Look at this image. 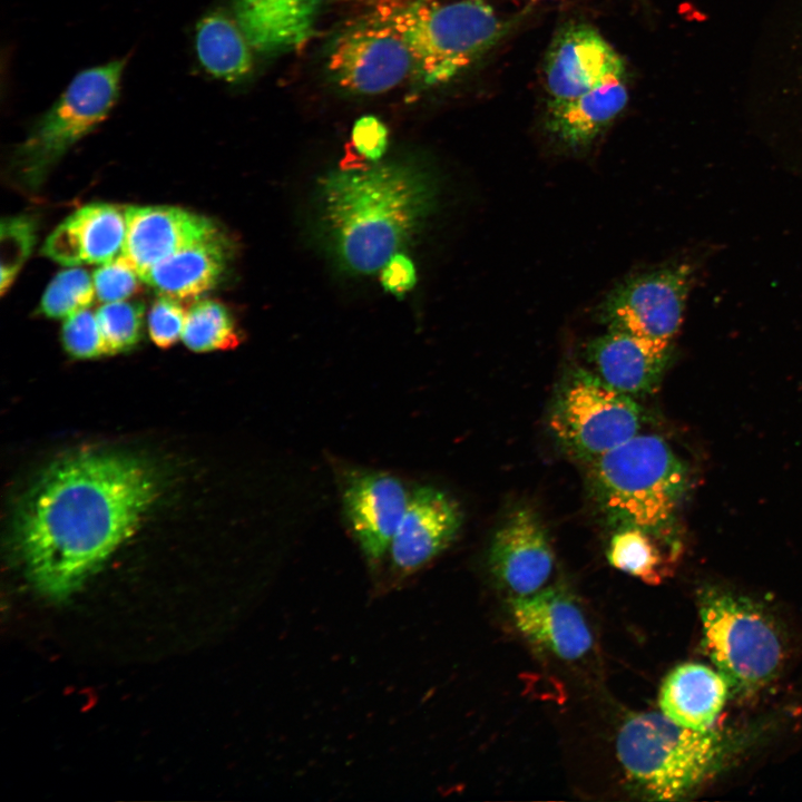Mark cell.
Masks as SVG:
<instances>
[{
  "label": "cell",
  "instance_id": "1",
  "mask_svg": "<svg viewBox=\"0 0 802 802\" xmlns=\"http://www.w3.org/2000/svg\"><path fill=\"white\" fill-rule=\"evenodd\" d=\"M157 495L141 460L80 452L51 464L23 499L13 541L33 585L61 599L133 535Z\"/></svg>",
  "mask_w": 802,
  "mask_h": 802
},
{
  "label": "cell",
  "instance_id": "2",
  "mask_svg": "<svg viewBox=\"0 0 802 802\" xmlns=\"http://www.w3.org/2000/svg\"><path fill=\"white\" fill-rule=\"evenodd\" d=\"M434 200V180L417 165L348 166L320 183L322 234L342 267L371 274L415 237Z\"/></svg>",
  "mask_w": 802,
  "mask_h": 802
},
{
  "label": "cell",
  "instance_id": "3",
  "mask_svg": "<svg viewBox=\"0 0 802 802\" xmlns=\"http://www.w3.org/2000/svg\"><path fill=\"white\" fill-rule=\"evenodd\" d=\"M588 479L610 526L637 527L679 542L676 518L689 472L662 437L639 432L589 462Z\"/></svg>",
  "mask_w": 802,
  "mask_h": 802
},
{
  "label": "cell",
  "instance_id": "4",
  "mask_svg": "<svg viewBox=\"0 0 802 802\" xmlns=\"http://www.w3.org/2000/svg\"><path fill=\"white\" fill-rule=\"evenodd\" d=\"M616 749L629 783L642 798L677 801L716 775L740 745L723 730H693L663 713L644 712L625 721Z\"/></svg>",
  "mask_w": 802,
  "mask_h": 802
},
{
  "label": "cell",
  "instance_id": "5",
  "mask_svg": "<svg viewBox=\"0 0 802 802\" xmlns=\"http://www.w3.org/2000/svg\"><path fill=\"white\" fill-rule=\"evenodd\" d=\"M379 10L400 31L426 87L457 77L490 50L509 23L486 0H405Z\"/></svg>",
  "mask_w": 802,
  "mask_h": 802
},
{
  "label": "cell",
  "instance_id": "6",
  "mask_svg": "<svg viewBox=\"0 0 802 802\" xmlns=\"http://www.w3.org/2000/svg\"><path fill=\"white\" fill-rule=\"evenodd\" d=\"M702 644L733 695H753L782 669L785 644L772 614L754 599L714 585L697 593Z\"/></svg>",
  "mask_w": 802,
  "mask_h": 802
},
{
  "label": "cell",
  "instance_id": "7",
  "mask_svg": "<svg viewBox=\"0 0 802 802\" xmlns=\"http://www.w3.org/2000/svg\"><path fill=\"white\" fill-rule=\"evenodd\" d=\"M125 59L77 74L61 96L14 150L10 177L26 192H36L61 157L109 114L119 95Z\"/></svg>",
  "mask_w": 802,
  "mask_h": 802
},
{
  "label": "cell",
  "instance_id": "8",
  "mask_svg": "<svg viewBox=\"0 0 802 802\" xmlns=\"http://www.w3.org/2000/svg\"><path fill=\"white\" fill-rule=\"evenodd\" d=\"M643 411L636 399L576 368L564 381L549 415L559 443L589 463L639 433Z\"/></svg>",
  "mask_w": 802,
  "mask_h": 802
},
{
  "label": "cell",
  "instance_id": "9",
  "mask_svg": "<svg viewBox=\"0 0 802 802\" xmlns=\"http://www.w3.org/2000/svg\"><path fill=\"white\" fill-rule=\"evenodd\" d=\"M694 265L674 262L634 274L614 286L597 307L607 329L672 342L678 332Z\"/></svg>",
  "mask_w": 802,
  "mask_h": 802
},
{
  "label": "cell",
  "instance_id": "10",
  "mask_svg": "<svg viewBox=\"0 0 802 802\" xmlns=\"http://www.w3.org/2000/svg\"><path fill=\"white\" fill-rule=\"evenodd\" d=\"M326 66L331 79L355 95L389 91L414 72L409 45L379 9L335 38Z\"/></svg>",
  "mask_w": 802,
  "mask_h": 802
},
{
  "label": "cell",
  "instance_id": "11",
  "mask_svg": "<svg viewBox=\"0 0 802 802\" xmlns=\"http://www.w3.org/2000/svg\"><path fill=\"white\" fill-rule=\"evenodd\" d=\"M410 497L404 483L389 472L354 470L346 476L343 514L369 563L376 564L389 551Z\"/></svg>",
  "mask_w": 802,
  "mask_h": 802
},
{
  "label": "cell",
  "instance_id": "12",
  "mask_svg": "<svg viewBox=\"0 0 802 802\" xmlns=\"http://www.w3.org/2000/svg\"><path fill=\"white\" fill-rule=\"evenodd\" d=\"M624 75L623 58L596 28L586 23L563 27L545 58L548 101L576 98L610 77Z\"/></svg>",
  "mask_w": 802,
  "mask_h": 802
},
{
  "label": "cell",
  "instance_id": "13",
  "mask_svg": "<svg viewBox=\"0 0 802 802\" xmlns=\"http://www.w3.org/2000/svg\"><path fill=\"white\" fill-rule=\"evenodd\" d=\"M488 561L493 577L514 597L541 589L552 571L554 554L532 509L518 508L506 518L493 535Z\"/></svg>",
  "mask_w": 802,
  "mask_h": 802
},
{
  "label": "cell",
  "instance_id": "14",
  "mask_svg": "<svg viewBox=\"0 0 802 802\" xmlns=\"http://www.w3.org/2000/svg\"><path fill=\"white\" fill-rule=\"evenodd\" d=\"M461 524L454 499L432 486L418 487L390 544L392 568L400 575L419 570L454 540Z\"/></svg>",
  "mask_w": 802,
  "mask_h": 802
},
{
  "label": "cell",
  "instance_id": "15",
  "mask_svg": "<svg viewBox=\"0 0 802 802\" xmlns=\"http://www.w3.org/2000/svg\"><path fill=\"white\" fill-rule=\"evenodd\" d=\"M585 356L604 383L636 399L657 388L672 358V342L607 329L587 342Z\"/></svg>",
  "mask_w": 802,
  "mask_h": 802
},
{
  "label": "cell",
  "instance_id": "16",
  "mask_svg": "<svg viewBox=\"0 0 802 802\" xmlns=\"http://www.w3.org/2000/svg\"><path fill=\"white\" fill-rule=\"evenodd\" d=\"M518 630L559 658L575 661L593 645V637L578 605L560 588H547L510 600Z\"/></svg>",
  "mask_w": 802,
  "mask_h": 802
},
{
  "label": "cell",
  "instance_id": "17",
  "mask_svg": "<svg viewBox=\"0 0 802 802\" xmlns=\"http://www.w3.org/2000/svg\"><path fill=\"white\" fill-rule=\"evenodd\" d=\"M126 233V208L88 204L55 228L45 242L42 254L66 266L105 264L123 252Z\"/></svg>",
  "mask_w": 802,
  "mask_h": 802
},
{
  "label": "cell",
  "instance_id": "18",
  "mask_svg": "<svg viewBox=\"0 0 802 802\" xmlns=\"http://www.w3.org/2000/svg\"><path fill=\"white\" fill-rule=\"evenodd\" d=\"M232 258V245L216 225L163 258L143 276L156 292L179 300L196 299L221 282Z\"/></svg>",
  "mask_w": 802,
  "mask_h": 802
},
{
  "label": "cell",
  "instance_id": "19",
  "mask_svg": "<svg viewBox=\"0 0 802 802\" xmlns=\"http://www.w3.org/2000/svg\"><path fill=\"white\" fill-rule=\"evenodd\" d=\"M121 255L140 278L156 263L208 232V218L174 206H129Z\"/></svg>",
  "mask_w": 802,
  "mask_h": 802
},
{
  "label": "cell",
  "instance_id": "20",
  "mask_svg": "<svg viewBox=\"0 0 802 802\" xmlns=\"http://www.w3.org/2000/svg\"><path fill=\"white\" fill-rule=\"evenodd\" d=\"M323 0H234L235 21L252 49L295 50L311 38Z\"/></svg>",
  "mask_w": 802,
  "mask_h": 802
},
{
  "label": "cell",
  "instance_id": "21",
  "mask_svg": "<svg viewBox=\"0 0 802 802\" xmlns=\"http://www.w3.org/2000/svg\"><path fill=\"white\" fill-rule=\"evenodd\" d=\"M627 101L624 76H614L576 98L548 101L545 128L564 148L585 149L624 110Z\"/></svg>",
  "mask_w": 802,
  "mask_h": 802
},
{
  "label": "cell",
  "instance_id": "22",
  "mask_svg": "<svg viewBox=\"0 0 802 802\" xmlns=\"http://www.w3.org/2000/svg\"><path fill=\"white\" fill-rule=\"evenodd\" d=\"M730 692L727 681L717 669L700 663H684L664 679L658 702L662 713L675 723L706 730L720 715Z\"/></svg>",
  "mask_w": 802,
  "mask_h": 802
},
{
  "label": "cell",
  "instance_id": "23",
  "mask_svg": "<svg viewBox=\"0 0 802 802\" xmlns=\"http://www.w3.org/2000/svg\"><path fill=\"white\" fill-rule=\"evenodd\" d=\"M195 46L202 67L215 78L236 82L252 70L250 42L237 22L219 11H211L197 22Z\"/></svg>",
  "mask_w": 802,
  "mask_h": 802
},
{
  "label": "cell",
  "instance_id": "24",
  "mask_svg": "<svg viewBox=\"0 0 802 802\" xmlns=\"http://www.w3.org/2000/svg\"><path fill=\"white\" fill-rule=\"evenodd\" d=\"M681 544L637 527L615 528L607 548L609 564L649 585L671 576Z\"/></svg>",
  "mask_w": 802,
  "mask_h": 802
},
{
  "label": "cell",
  "instance_id": "25",
  "mask_svg": "<svg viewBox=\"0 0 802 802\" xmlns=\"http://www.w3.org/2000/svg\"><path fill=\"white\" fill-rule=\"evenodd\" d=\"M182 340L195 352H209L236 348L242 336L231 311L224 304L203 300L188 310Z\"/></svg>",
  "mask_w": 802,
  "mask_h": 802
},
{
  "label": "cell",
  "instance_id": "26",
  "mask_svg": "<svg viewBox=\"0 0 802 802\" xmlns=\"http://www.w3.org/2000/svg\"><path fill=\"white\" fill-rule=\"evenodd\" d=\"M95 294L94 280L86 270L67 268L48 284L38 313L49 319H67L89 307Z\"/></svg>",
  "mask_w": 802,
  "mask_h": 802
},
{
  "label": "cell",
  "instance_id": "27",
  "mask_svg": "<svg viewBox=\"0 0 802 802\" xmlns=\"http://www.w3.org/2000/svg\"><path fill=\"white\" fill-rule=\"evenodd\" d=\"M145 306L140 302H110L100 306L96 316L108 355L136 346L141 339Z\"/></svg>",
  "mask_w": 802,
  "mask_h": 802
},
{
  "label": "cell",
  "instance_id": "28",
  "mask_svg": "<svg viewBox=\"0 0 802 802\" xmlns=\"http://www.w3.org/2000/svg\"><path fill=\"white\" fill-rule=\"evenodd\" d=\"M1 282L3 295L12 285L18 273L33 250L37 239L35 217L21 214L3 218L1 222Z\"/></svg>",
  "mask_w": 802,
  "mask_h": 802
},
{
  "label": "cell",
  "instance_id": "29",
  "mask_svg": "<svg viewBox=\"0 0 802 802\" xmlns=\"http://www.w3.org/2000/svg\"><path fill=\"white\" fill-rule=\"evenodd\" d=\"M61 339L71 356L92 359L108 355L96 313L87 309L66 319Z\"/></svg>",
  "mask_w": 802,
  "mask_h": 802
},
{
  "label": "cell",
  "instance_id": "30",
  "mask_svg": "<svg viewBox=\"0 0 802 802\" xmlns=\"http://www.w3.org/2000/svg\"><path fill=\"white\" fill-rule=\"evenodd\" d=\"M139 278L138 272L121 254L102 264L92 275L96 295L106 303L123 301L137 292Z\"/></svg>",
  "mask_w": 802,
  "mask_h": 802
},
{
  "label": "cell",
  "instance_id": "31",
  "mask_svg": "<svg viewBox=\"0 0 802 802\" xmlns=\"http://www.w3.org/2000/svg\"><path fill=\"white\" fill-rule=\"evenodd\" d=\"M187 311L177 299L158 297L148 313V332L151 341L167 349L182 338Z\"/></svg>",
  "mask_w": 802,
  "mask_h": 802
},
{
  "label": "cell",
  "instance_id": "32",
  "mask_svg": "<svg viewBox=\"0 0 802 802\" xmlns=\"http://www.w3.org/2000/svg\"><path fill=\"white\" fill-rule=\"evenodd\" d=\"M352 143L364 160L376 163L387 149V127L376 117L364 116L352 129Z\"/></svg>",
  "mask_w": 802,
  "mask_h": 802
},
{
  "label": "cell",
  "instance_id": "33",
  "mask_svg": "<svg viewBox=\"0 0 802 802\" xmlns=\"http://www.w3.org/2000/svg\"><path fill=\"white\" fill-rule=\"evenodd\" d=\"M383 288L393 295H403L417 282L415 266L412 260L402 252H397L380 270Z\"/></svg>",
  "mask_w": 802,
  "mask_h": 802
}]
</instances>
